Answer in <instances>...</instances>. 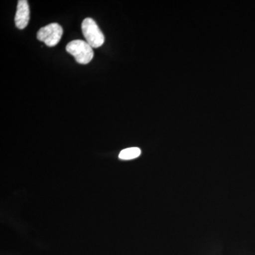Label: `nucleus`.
<instances>
[{
  "instance_id": "1",
  "label": "nucleus",
  "mask_w": 255,
  "mask_h": 255,
  "mask_svg": "<svg viewBox=\"0 0 255 255\" xmlns=\"http://www.w3.org/2000/svg\"><path fill=\"white\" fill-rule=\"evenodd\" d=\"M66 50L73 55L76 62L82 65L88 64L94 58L93 48L87 42L82 40L70 42L67 45Z\"/></svg>"
},
{
  "instance_id": "2",
  "label": "nucleus",
  "mask_w": 255,
  "mask_h": 255,
  "mask_svg": "<svg viewBox=\"0 0 255 255\" xmlns=\"http://www.w3.org/2000/svg\"><path fill=\"white\" fill-rule=\"evenodd\" d=\"M82 33L87 43L93 48H100L105 43V36L98 25L91 18H87L82 21Z\"/></svg>"
},
{
  "instance_id": "3",
  "label": "nucleus",
  "mask_w": 255,
  "mask_h": 255,
  "mask_svg": "<svg viewBox=\"0 0 255 255\" xmlns=\"http://www.w3.org/2000/svg\"><path fill=\"white\" fill-rule=\"evenodd\" d=\"M63 33V28L58 23H50L38 31L37 38L46 43V46L53 47L59 43Z\"/></svg>"
},
{
  "instance_id": "4",
  "label": "nucleus",
  "mask_w": 255,
  "mask_h": 255,
  "mask_svg": "<svg viewBox=\"0 0 255 255\" xmlns=\"http://www.w3.org/2000/svg\"><path fill=\"white\" fill-rule=\"evenodd\" d=\"M30 18L29 6L26 0H19L18 1L17 9L15 16L16 26L19 29H23L27 26Z\"/></svg>"
},
{
  "instance_id": "5",
  "label": "nucleus",
  "mask_w": 255,
  "mask_h": 255,
  "mask_svg": "<svg viewBox=\"0 0 255 255\" xmlns=\"http://www.w3.org/2000/svg\"><path fill=\"white\" fill-rule=\"evenodd\" d=\"M141 154V150L138 147H129L121 151L119 154V159L123 160H130V159L137 158Z\"/></svg>"
}]
</instances>
